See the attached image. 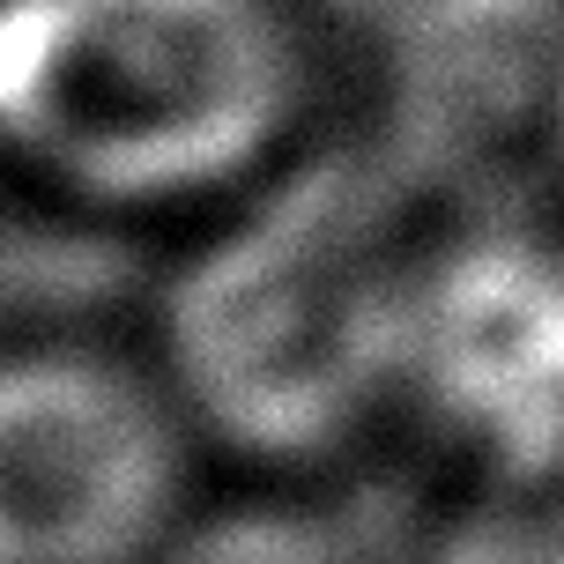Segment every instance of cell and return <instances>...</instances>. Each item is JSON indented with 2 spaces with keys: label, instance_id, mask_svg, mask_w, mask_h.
<instances>
[{
  "label": "cell",
  "instance_id": "7",
  "mask_svg": "<svg viewBox=\"0 0 564 564\" xmlns=\"http://www.w3.org/2000/svg\"><path fill=\"white\" fill-rule=\"evenodd\" d=\"M431 564H564V468L476 482V498L438 528Z\"/></svg>",
  "mask_w": 564,
  "mask_h": 564
},
{
  "label": "cell",
  "instance_id": "6",
  "mask_svg": "<svg viewBox=\"0 0 564 564\" xmlns=\"http://www.w3.org/2000/svg\"><path fill=\"white\" fill-rule=\"evenodd\" d=\"M149 564H365V557L327 512L290 506V498H238V506L178 520Z\"/></svg>",
  "mask_w": 564,
  "mask_h": 564
},
{
  "label": "cell",
  "instance_id": "3",
  "mask_svg": "<svg viewBox=\"0 0 564 564\" xmlns=\"http://www.w3.org/2000/svg\"><path fill=\"white\" fill-rule=\"evenodd\" d=\"M186 520V409L112 349H0V564H149Z\"/></svg>",
  "mask_w": 564,
  "mask_h": 564
},
{
  "label": "cell",
  "instance_id": "1",
  "mask_svg": "<svg viewBox=\"0 0 564 564\" xmlns=\"http://www.w3.org/2000/svg\"><path fill=\"white\" fill-rule=\"evenodd\" d=\"M416 268L379 171L297 156L238 194L171 275L164 387L194 431L246 460H327L409 394Z\"/></svg>",
  "mask_w": 564,
  "mask_h": 564
},
{
  "label": "cell",
  "instance_id": "4",
  "mask_svg": "<svg viewBox=\"0 0 564 564\" xmlns=\"http://www.w3.org/2000/svg\"><path fill=\"white\" fill-rule=\"evenodd\" d=\"M476 482L564 468V238L482 216L431 246L409 312V394Z\"/></svg>",
  "mask_w": 564,
  "mask_h": 564
},
{
  "label": "cell",
  "instance_id": "2",
  "mask_svg": "<svg viewBox=\"0 0 564 564\" xmlns=\"http://www.w3.org/2000/svg\"><path fill=\"white\" fill-rule=\"evenodd\" d=\"M305 97L290 0H0V156L83 208L253 194Z\"/></svg>",
  "mask_w": 564,
  "mask_h": 564
},
{
  "label": "cell",
  "instance_id": "5",
  "mask_svg": "<svg viewBox=\"0 0 564 564\" xmlns=\"http://www.w3.org/2000/svg\"><path fill=\"white\" fill-rule=\"evenodd\" d=\"M394 134L416 171L498 208L564 171V0H409Z\"/></svg>",
  "mask_w": 564,
  "mask_h": 564
}]
</instances>
